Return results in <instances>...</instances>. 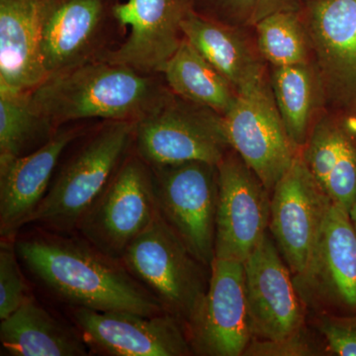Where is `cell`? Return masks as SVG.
<instances>
[{
  "mask_svg": "<svg viewBox=\"0 0 356 356\" xmlns=\"http://www.w3.org/2000/svg\"><path fill=\"white\" fill-rule=\"evenodd\" d=\"M332 203L348 212L356 202V136L348 128L341 156L325 186Z\"/></svg>",
  "mask_w": 356,
  "mask_h": 356,
  "instance_id": "f1b7e54d",
  "label": "cell"
},
{
  "mask_svg": "<svg viewBox=\"0 0 356 356\" xmlns=\"http://www.w3.org/2000/svg\"><path fill=\"white\" fill-rule=\"evenodd\" d=\"M122 264L186 325L208 289L210 268L189 252L159 213L124 252Z\"/></svg>",
  "mask_w": 356,
  "mask_h": 356,
  "instance_id": "277c9868",
  "label": "cell"
},
{
  "mask_svg": "<svg viewBox=\"0 0 356 356\" xmlns=\"http://www.w3.org/2000/svg\"><path fill=\"white\" fill-rule=\"evenodd\" d=\"M0 341L13 356H84L88 344L81 334L60 323L31 296L1 320Z\"/></svg>",
  "mask_w": 356,
  "mask_h": 356,
  "instance_id": "44dd1931",
  "label": "cell"
},
{
  "mask_svg": "<svg viewBox=\"0 0 356 356\" xmlns=\"http://www.w3.org/2000/svg\"><path fill=\"white\" fill-rule=\"evenodd\" d=\"M13 238L0 245V320H4L31 297Z\"/></svg>",
  "mask_w": 356,
  "mask_h": 356,
  "instance_id": "83f0119b",
  "label": "cell"
},
{
  "mask_svg": "<svg viewBox=\"0 0 356 356\" xmlns=\"http://www.w3.org/2000/svg\"><path fill=\"white\" fill-rule=\"evenodd\" d=\"M161 74L173 95L222 116L238 95L233 86L185 38Z\"/></svg>",
  "mask_w": 356,
  "mask_h": 356,
  "instance_id": "603a6c76",
  "label": "cell"
},
{
  "mask_svg": "<svg viewBox=\"0 0 356 356\" xmlns=\"http://www.w3.org/2000/svg\"><path fill=\"white\" fill-rule=\"evenodd\" d=\"M351 221H353V227H355V229L356 232V202L355 205L353 206L350 212Z\"/></svg>",
  "mask_w": 356,
  "mask_h": 356,
  "instance_id": "d6a6232c",
  "label": "cell"
},
{
  "mask_svg": "<svg viewBox=\"0 0 356 356\" xmlns=\"http://www.w3.org/2000/svg\"><path fill=\"white\" fill-rule=\"evenodd\" d=\"M269 229L293 275L305 268L332 201L300 153L273 187Z\"/></svg>",
  "mask_w": 356,
  "mask_h": 356,
  "instance_id": "5bb4252c",
  "label": "cell"
},
{
  "mask_svg": "<svg viewBox=\"0 0 356 356\" xmlns=\"http://www.w3.org/2000/svg\"><path fill=\"white\" fill-rule=\"evenodd\" d=\"M133 149L151 166L200 161L218 165L232 149L222 115L172 95L136 122Z\"/></svg>",
  "mask_w": 356,
  "mask_h": 356,
  "instance_id": "8992f818",
  "label": "cell"
},
{
  "mask_svg": "<svg viewBox=\"0 0 356 356\" xmlns=\"http://www.w3.org/2000/svg\"><path fill=\"white\" fill-rule=\"evenodd\" d=\"M116 17L130 33L104 62L126 65L146 74L161 70L184 41L182 22L193 11L192 0H126L116 6Z\"/></svg>",
  "mask_w": 356,
  "mask_h": 356,
  "instance_id": "2e32d148",
  "label": "cell"
},
{
  "mask_svg": "<svg viewBox=\"0 0 356 356\" xmlns=\"http://www.w3.org/2000/svg\"><path fill=\"white\" fill-rule=\"evenodd\" d=\"M172 95L161 74L96 60L48 77L30 91L29 97L33 106L58 129L88 119L136 123Z\"/></svg>",
  "mask_w": 356,
  "mask_h": 356,
  "instance_id": "7a4b0ae2",
  "label": "cell"
},
{
  "mask_svg": "<svg viewBox=\"0 0 356 356\" xmlns=\"http://www.w3.org/2000/svg\"><path fill=\"white\" fill-rule=\"evenodd\" d=\"M317 330L332 353L356 356V313L353 316L321 315Z\"/></svg>",
  "mask_w": 356,
  "mask_h": 356,
  "instance_id": "4dcf8cb0",
  "label": "cell"
},
{
  "mask_svg": "<svg viewBox=\"0 0 356 356\" xmlns=\"http://www.w3.org/2000/svg\"><path fill=\"white\" fill-rule=\"evenodd\" d=\"M193 11L207 19L243 29L278 11H301L306 0H192Z\"/></svg>",
  "mask_w": 356,
  "mask_h": 356,
  "instance_id": "484cf974",
  "label": "cell"
},
{
  "mask_svg": "<svg viewBox=\"0 0 356 356\" xmlns=\"http://www.w3.org/2000/svg\"><path fill=\"white\" fill-rule=\"evenodd\" d=\"M346 133L344 120L332 114L320 115L305 146L300 151L309 172L324 191L330 173L341 156Z\"/></svg>",
  "mask_w": 356,
  "mask_h": 356,
  "instance_id": "4316f807",
  "label": "cell"
},
{
  "mask_svg": "<svg viewBox=\"0 0 356 356\" xmlns=\"http://www.w3.org/2000/svg\"><path fill=\"white\" fill-rule=\"evenodd\" d=\"M53 0H0V92H30L46 81L42 37Z\"/></svg>",
  "mask_w": 356,
  "mask_h": 356,
  "instance_id": "d6986e66",
  "label": "cell"
},
{
  "mask_svg": "<svg viewBox=\"0 0 356 356\" xmlns=\"http://www.w3.org/2000/svg\"><path fill=\"white\" fill-rule=\"evenodd\" d=\"M269 81L288 136L299 151L305 146L317 114L325 105L313 60L286 67H268Z\"/></svg>",
  "mask_w": 356,
  "mask_h": 356,
  "instance_id": "7402d4cb",
  "label": "cell"
},
{
  "mask_svg": "<svg viewBox=\"0 0 356 356\" xmlns=\"http://www.w3.org/2000/svg\"><path fill=\"white\" fill-rule=\"evenodd\" d=\"M135 122L105 121L63 166L43 200L28 218L60 234L77 225L104 191L133 147Z\"/></svg>",
  "mask_w": 356,
  "mask_h": 356,
  "instance_id": "3957f363",
  "label": "cell"
},
{
  "mask_svg": "<svg viewBox=\"0 0 356 356\" xmlns=\"http://www.w3.org/2000/svg\"><path fill=\"white\" fill-rule=\"evenodd\" d=\"M151 168L159 213L189 252L211 268L216 238L217 165L193 161Z\"/></svg>",
  "mask_w": 356,
  "mask_h": 356,
  "instance_id": "52a82bcc",
  "label": "cell"
},
{
  "mask_svg": "<svg viewBox=\"0 0 356 356\" xmlns=\"http://www.w3.org/2000/svg\"><path fill=\"white\" fill-rule=\"evenodd\" d=\"M250 29L232 27L191 11L182 22L184 38L236 89L252 90L269 79Z\"/></svg>",
  "mask_w": 356,
  "mask_h": 356,
  "instance_id": "ffe728a7",
  "label": "cell"
},
{
  "mask_svg": "<svg viewBox=\"0 0 356 356\" xmlns=\"http://www.w3.org/2000/svg\"><path fill=\"white\" fill-rule=\"evenodd\" d=\"M84 133L81 126H62L46 144L18 158L0 161V233L13 238L49 191L51 175L65 149Z\"/></svg>",
  "mask_w": 356,
  "mask_h": 356,
  "instance_id": "ac0fdd59",
  "label": "cell"
},
{
  "mask_svg": "<svg viewBox=\"0 0 356 356\" xmlns=\"http://www.w3.org/2000/svg\"><path fill=\"white\" fill-rule=\"evenodd\" d=\"M344 122H346V125L348 130L356 136V112L355 114L351 115L350 117H348V118L344 119Z\"/></svg>",
  "mask_w": 356,
  "mask_h": 356,
  "instance_id": "1f68e13d",
  "label": "cell"
},
{
  "mask_svg": "<svg viewBox=\"0 0 356 356\" xmlns=\"http://www.w3.org/2000/svg\"><path fill=\"white\" fill-rule=\"evenodd\" d=\"M121 0H53L42 37L48 77L102 60L125 33L116 17ZM47 77V79H48Z\"/></svg>",
  "mask_w": 356,
  "mask_h": 356,
  "instance_id": "ba28073f",
  "label": "cell"
},
{
  "mask_svg": "<svg viewBox=\"0 0 356 356\" xmlns=\"http://www.w3.org/2000/svg\"><path fill=\"white\" fill-rule=\"evenodd\" d=\"M79 334L91 350L112 356L194 355L184 325L170 314L143 316L72 307Z\"/></svg>",
  "mask_w": 356,
  "mask_h": 356,
  "instance_id": "9a60e30c",
  "label": "cell"
},
{
  "mask_svg": "<svg viewBox=\"0 0 356 356\" xmlns=\"http://www.w3.org/2000/svg\"><path fill=\"white\" fill-rule=\"evenodd\" d=\"M224 119L232 149L269 191L289 170L300 151L293 144L271 89L270 81L238 93Z\"/></svg>",
  "mask_w": 356,
  "mask_h": 356,
  "instance_id": "9c48e42d",
  "label": "cell"
},
{
  "mask_svg": "<svg viewBox=\"0 0 356 356\" xmlns=\"http://www.w3.org/2000/svg\"><path fill=\"white\" fill-rule=\"evenodd\" d=\"M215 259L245 262L267 233L271 197L233 149L217 165Z\"/></svg>",
  "mask_w": 356,
  "mask_h": 356,
  "instance_id": "30bf717a",
  "label": "cell"
},
{
  "mask_svg": "<svg viewBox=\"0 0 356 356\" xmlns=\"http://www.w3.org/2000/svg\"><path fill=\"white\" fill-rule=\"evenodd\" d=\"M243 264L248 317L254 337L274 341L304 327V306L293 282L291 270L268 234Z\"/></svg>",
  "mask_w": 356,
  "mask_h": 356,
  "instance_id": "e0dca14e",
  "label": "cell"
},
{
  "mask_svg": "<svg viewBox=\"0 0 356 356\" xmlns=\"http://www.w3.org/2000/svg\"><path fill=\"white\" fill-rule=\"evenodd\" d=\"M293 282L304 307L356 312V232L348 211L332 203L310 259Z\"/></svg>",
  "mask_w": 356,
  "mask_h": 356,
  "instance_id": "8fae6325",
  "label": "cell"
},
{
  "mask_svg": "<svg viewBox=\"0 0 356 356\" xmlns=\"http://www.w3.org/2000/svg\"><path fill=\"white\" fill-rule=\"evenodd\" d=\"M304 22L325 103L356 105V0H306Z\"/></svg>",
  "mask_w": 356,
  "mask_h": 356,
  "instance_id": "4fadbf2b",
  "label": "cell"
},
{
  "mask_svg": "<svg viewBox=\"0 0 356 356\" xmlns=\"http://www.w3.org/2000/svg\"><path fill=\"white\" fill-rule=\"evenodd\" d=\"M302 10L278 11L254 26L257 48L268 67H286L313 60Z\"/></svg>",
  "mask_w": 356,
  "mask_h": 356,
  "instance_id": "d4e9b609",
  "label": "cell"
},
{
  "mask_svg": "<svg viewBox=\"0 0 356 356\" xmlns=\"http://www.w3.org/2000/svg\"><path fill=\"white\" fill-rule=\"evenodd\" d=\"M158 214L153 170L132 147L76 231L103 254L121 261Z\"/></svg>",
  "mask_w": 356,
  "mask_h": 356,
  "instance_id": "5b68a950",
  "label": "cell"
},
{
  "mask_svg": "<svg viewBox=\"0 0 356 356\" xmlns=\"http://www.w3.org/2000/svg\"><path fill=\"white\" fill-rule=\"evenodd\" d=\"M322 355L317 344L309 336L305 327L280 339H255L250 341L243 355L247 356H313Z\"/></svg>",
  "mask_w": 356,
  "mask_h": 356,
  "instance_id": "f546056e",
  "label": "cell"
},
{
  "mask_svg": "<svg viewBox=\"0 0 356 356\" xmlns=\"http://www.w3.org/2000/svg\"><path fill=\"white\" fill-rule=\"evenodd\" d=\"M185 330L194 355H243L254 339L245 297L243 262L213 261L207 291Z\"/></svg>",
  "mask_w": 356,
  "mask_h": 356,
  "instance_id": "7c38bea8",
  "label": "cell"
},
{
  "mask_svg": "<svg viewBox=\"0 0 356 356\" xmlns=\"http://www.w3.org/2000/svg\"><path fill=\"white\" fill-rule=\"evenodd\" d=\"M58 129L33 106L29 92H0V161L36 151Z\"/></svg>",
  "mask_w": 356,
  "mask_h": 356,
  "instance_id": "cb8c5ba5",
  "label": "cell"
},
{
  "mask_svg": "<svg viewBox=\"0 0 356 356\" xmlns=\"http://www.w3.org/2000/svg\"><path fill=\"white\" fill-rule=\"evenodd\" d=\"M20 261L72 307L156 316L166 312L121 261L83 238L40 234L15 242Z\"/></svg>",
  "mask_w": 356,
  "mask_h": 356,
  "instance_id": "6da1fadb",
  "label": "cell"
}]
</instances>
